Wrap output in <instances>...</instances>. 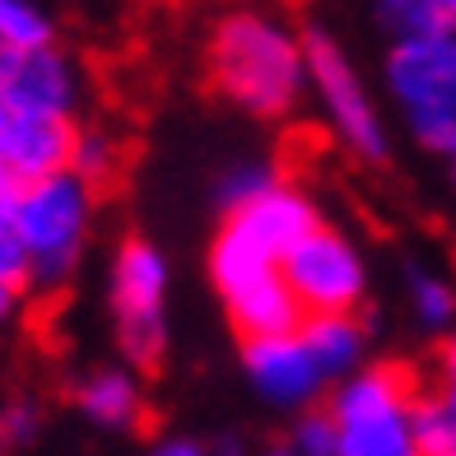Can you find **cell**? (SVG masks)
Instances as JSON below:
<instances>
[{"label":"cell","mask_w":456,"mask_h":456,"mask_svg":"<svg viewBox=\"0 0 456 456\" xmlns=\"http://www.w3.org/2000/svg\"><path fill=\"white\" fill-rule=\"evenodd\" d=\"M79 66L70 52L37 47V52H5L0 47V108L28 117H61L75 121L79 108Z\"/></svg>","instance_id":"obj_8"},{"label":"cell","mask_w":456,"mask_h":456,"mask_svg":"<svg viewBox=\"0 0 456 456\" xmlns=\"http://www.w3.org/2000/svg\"><path fill=\"white\" fill-rule=\"evenodd\" d=\"M52 14L28 5V0H0V47L5 52H37L52 47Z\"/></svg>","instance_id":"obj_17"},{"label":"cell","mask_w":456,"mask_h":456,"mask_svg":"<svg viewBox=\"0 0 456 456\" xmlns=\"http://www.w3.org/2000/svg\"><path fill=\"white\" fill-rule=\"evenodd\" d=\"M410 438L419 456H456V419L438 391H419L410 410Z\"/></svg>","instance_id":"obj_16"},{"label":"cell","mask_w":456,"mask_h":456,"mask_svg":"<svg viewBox=\"0 0 456 456\" xmlns=\"http://www.w3.org/2000/svg\"><path fill=\"white\" fill-rule=\"evenodd\" d=\"M438 396H443V405L452 410V419H456V336L443 345V354H438Z\"/></svg>","instance_id":"obj_25"},{"label":"cell","mask_w":456,"mask_h":456,"mask_svg":"<svg viewBox=\"0 0 456 456\" xmlns=\"http://www.w3.org/2000/svg\"><path fill=\"white\" fill-rule=\"evenodd\" d=\"M317 224H322L317 205L307 200L298 186L275 182V186H265L256 200H247L242 210L228 215L224 228H219V238L242 247L247 256H256L265 265H280Z\"/></svg>","instance_id":"obj_7"},{"label":"cell","mask_w":456,"mask_h":456,"mask_svg":"<svg viewBox=\"0 0 456 456\" xmlns=\"http://www.w3.org/2000/svg\"><path fill=\"white\" fill-rule=\"evenodd\" d=\"M294 456H336L340 438H336V424H330L326 410H303V419L294 424V438H289Z\"/></svg>","instance_id":"obj_21"},{"label":"cell","mask_w":456,"mask_h":456,"mask_svg":"<svg viewBox=\"0 0 456 456\" xmlns=\"http://www.w3.org/2000/svg\"><path fill=\"white\" fill-rule=\"evenodd\" d=\"M150 456H210L200 443H191V438H168V443H159Z\"/></svg>","instance_id":"obj_27"},{"label":"cell","mask_w":456,"mask_h":456,"mask_svg":"<svg viewBox=\"0 0 456 456\" xmlns=\"http://www.w3.org/2000/svg\"><path fill=\"white\" fill-rule=\"evenodd\" d=\"M75 131H79L75 121L61 117H28L0 108V173L14 177L19 186L70 173Z\"/></svg>","instance_id":"obj_10"},{"label":"cell","mask_w":456,"mask_h":456,"mask_svg":"<svg viewBox=\"0 0 456 456\" xmlns=\"http://www.w3.org/2000/svg\"><path fill=\"white\" fill-rule=\"evenodd\" d=\"M14 307H19V294H14V289H5V284H0V330L10 326V317H14Z\"/></svg>","instance_id":"obj_28"},{"label":"cell","mask_w":456,"mask_h":456,"mask_svg":"<svg viewBox=\"0 0 456 456\" xmlns=\"http://www.w3.org/2000/svg\"><path fill=\"white\" fill-rule=\"evenodd\" d=\"M265 456H294V447H271V452H265Z\"/></svg>","instance_id":"obj_30"},{"label":"cell","mask_w":456,"mask_h":456,"mask_svg":"<svg viewBox=\"0 0 456 456\" xmlns=\"http://www.w3.org/2000/svg\"><path fill=\"white\" fill-rule=\"evenodd\" d=\"M228 303V317L242 330V340H265V336H298L303 326V307L298 298L289 294V284L275 275H265L256 284H247L242 294L224 298Z\"/></svg>","instance_id":"obj_13"},{"label":"cell","mask_w":456,"mask_h":456,"mask_svg":"<svg viewBox=\"0 0 456 456\" xmlns=\"http://www.w3.org/2000/svg\"><path fill=\"white\" fill-rule=\"evenodd\" d=\"M37 433V405L14 401L10 410H0V447H24Z\"/></svg>","instance_id":"obj_24"},{"label":"cell","mask_w":456,"mask_h":456,"mask_svg":"<svg viewBox=\"0 0 456 456\" xmlns=\"http://www.w3.org/2000/svg\"><path fill=\"white\" fill-rule=\"evenodd\" d=\"M0 284L14 289V294L33 284V265H28V252L19 242L14 224H0Z\"/></svg>","instance_id":"obj_23"},{"label":"cell","mask_w":456,"mask_h":456,"mask_svg":"<svg viewBox=\"0 0 456 456\" xmlns=\"http://www.w3.org/2000/svg\"><path fill=\"white\" fill-rule=\"evenodd\" d=\"M419 387L396 363H363L354 378L330 391V424H336V456H419L410 438V410Z\"/></svg>","instance_id":"obj_2"},{"label":"cell","mask_w":456,"mask_h":456,"mask_svg":"<svg viewBox=\"0 0 456 456\" xmlns=\"http://www.w3.org/2000/svg\"><path fill=\"white\" fill-rule=\"evenodd\" d=\"M447 19H452V33H456V0H447Z\"/></svg>","instance_id":"obj_29"},{"label":"cell","mask_w":456,"mask_h":456,"mask_svg":"<svg viewBox=\"0 0 456 456\" xmlns=\"http://www.w3.org/2000/svg\"><path fill=\"white\" fill-rule=\"evenodd\" d=\"M205 52L215 89L252 117H284L307 89L303 33L265 10L224 14Z\"/></svg>","instance_id":"obj_1"},{"label":"cell","mask_w":456,"mask_h":456,"mask_svg":"<svg viewBox=\"0 0 456 456\" xmlns=\"http://www.w3.org/2000/svg\"><path fill=\"white\" fill-rule=\"evenodd\" d=\"M75 405L102 428H135L144 414V391L131 368H98L75 387Z\"/></svg>","instance_id":"obj_14"},{"label":"cell","mask_w":456,"mask_h":456,"mask_svg":"<svg viewBox=\"0 0 456 456\" xmlns=\"http://www.w3.org/2000/svg\"><path fill=\"white\" fill-rule=\"evenodd\" d=\"M242 368H247V378H252V387L261 396L271 405H284V410H307L326 387V378L317 372V363L307 359L298 336L247 340L242 345Z\"/></svg>","instance_id":"obj_11"},{"label":"cell","mask_w":456,"mask_h":456,"mask_svg":"<svg viewBox=\"0 0 456 456\" xmlns=\"http://www.w3.org/2000/svg\"><path fill=\"white\" fill-rule=\"evenodd\" d=\"M452 177H456V163H452Z\"/></svg>","instance_id":"obj_31"},{"label":"cell","mask_w":456,"mask_h":456,"mask_svg":"<svg viewBox=\"0 0 456 456\" xmlns=\"http://www.w3.org/2000/svg\"><path fill=\"white\" fill-rule=\"evenodd\" d=\"M378 19H382V28H391L396 43H419V37L452 33L447 0H382Z\"/></svg>","instance_id":"obj_15"},{"label":"cell","mask_w":456,"mask_h":456,"mask_svg":"<svg viewBox=\"0 0 456 456\" xmlns=\"http://www.w3.org/2000/svg\"><path fill=\"white\" fill-rule=\"evenodd\" d=\"M163 294H168V261L154 242L131 238L112 261V307H117V340L135 368H154L168 345L163 322Z\"/></svg>","instance_id":"obj_5"},{"label":"cell","mask_w":456,"mask_h":456,"mask_svg":"<svg viewBox=\"0 0 456 456\" xmlns=\"http://www.w3.org/2000/svg\"><path fill=\"white\" fill-rule=\"evenodd\" d=\"M303 61H307V85H313L326 121L336 126L345 140V150H354L368 163H382L391 140L372 98L363 89V75L354 70V61L345 56V47L330 37L326 28H307L303 33Z\"/></svg>","instance_id":"obj_4"},{"label":"cell","mask_w":456,"mask_h":456,"mask_svg":"<svg viewBox=\"0 0 456 456\" xmlns=\"http://www.w3.org/2000/svg\"><path fill=\"white\" fill-rule=\"evenodd\" d=\"M387 89L401 102L405 121L456 112V33L396 43L387 52Z\"/></svg>","instance_id":"obj_9"},{"label":"cell","mask_w":456,"mask_h":456,"mask_svg":"<svg viewBox=\"0 0 456 456\" xmlns=\"http://www.w3.org/2000/svg\"><path fill=\"white\" fill-rule=\"evenodd\" d=\"M280 280L298 298L303 317L317 313H354L368 294V261L354 238L317 224L294 252L280 261Z\"/></svg>","instance_id":"obj_6"},{"label":"cell","mask_w":456,"mask_h":456,"mask_svg":"<svg viewBox=\"0 0 456 456\" xmlns=\"http://www.w3.org/2000/svg\"><path fill=\"white\" fill-rule=\"evenodd\" d=\"M89 224H94V186H85L75 173L28 182L19 191L14 233L28 252L33 284L56 289L70 280L79 252H85Z\"/></svg>","instance_id":"obj_3"},{"label":"cell","mask_w":456,"mask_h":456,"mask_svg":"<svg viewBox=\"0 0 456 456\" xmlns=\"http://www.w3.org/2000/svg\"><path fill=\"white\" fill-rule=\"evenodd\" d=\"M121 163V150L108 131H94V126H79L75 131V150H70V173L85 182V186H98L117 173Z\"/></svg>","instance_id":"obj_18"},{"label":"cell","mask_w":456,"mask_h":456,"mask_svg":"<svg viewBox=\"0 0 456 456\" xmlns=\"http://www.w3.org/2000/svg\"><path fill=\"white\" fill-rule=\"evenodd\" d=\"M298 340L307 349V359L317 363V372L326 382H345L354 378L368 359V330L354 313H317L303 317Z\"/></svg>","instance_id":"obj_12"},{"label":"cell","mask_w":456,"mask_h":456,"mask_svg":"<svg viewBox=\"0 0 456 456\" xmlns=\"http://www.w3.org/2000/svg\"><path fill=\"white\" fill-rule=\"evenodd\" d=\"M410 303L419 313L424 326H452L456 322V284H447L443 275L414 271L410 275Z\"/></svg>","instance_id":"obj_19"},{"label":"cell","mask_w":456,"mask_h":456,"mask_svg":"<svg viewBox=\"0 0 456 456\" xmlns=\"http://www.w3.org/2000/svg\"><path fill=\"white\" fill-rule=\"evenodd\" d=\"M410 131H414V140H419L428 154H438V159L456 163V112L414 117V121H410Z\"/></svg>","instance_id":"obj_22"},{"label":"cell","mask_w":456,"mask_h":456,"mask_svg":"<svg viewBox=\"0 0 456 456\" xmlns=\"http://www.w3.org/2000/svg\"><path fill=\"white\" fill-rule=\"evenodd\" d=\"M280 177L265 168V163H238V168H228L224 177H219V205L228 215L233 210H242L247 200H256L265 186H275Z\"/></svg>","instance_id":"obj_20"},{"label":"cell","mask_w":456,"mask_h":456,"mask_svg":"<svg viewBox=\"0 0 456 456\" xmlns=\"http://www.w3.org/2000/svg\"><path fill=\"white\" fill-rule=\"evenodd\" d=\"M19 191H24V186H19L14 177H5V173H0V224H14V205H19Z\"/></svg>","instance_id":"obj_26"}]
</instances>
